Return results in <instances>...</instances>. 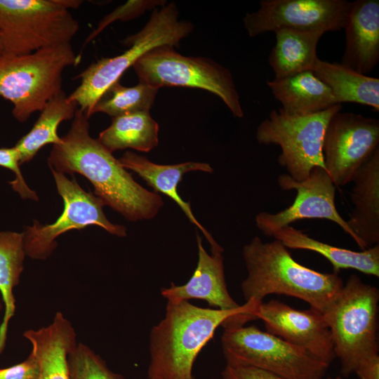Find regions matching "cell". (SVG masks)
I'll return each mask as SVG.
<instances>
[{
    "instance_id": "22",
    "label": "cell",
    "mask_w": 379,
    "mask_h": 379,
    "mask_svg": "<svg viewBox=\"0 0 379 379\" xmlns=\"http://www.w3.org/2000/svg\"><path fill=\"white\" fill-rule=\"evenodd\" d=\"M273 237L287 248L307 250L321 254L331 262L336 273L340 269H353L379 277L378 244L362 251H354L314 239L291 225L280 230Z\"/></svg>"
},
{
    "instance_id": "36",
    "label": "cell",
    "mask_w": 379,
    "mask_h": 379,
    "mask_svg": "<svg viewBox=\"0 0 379 379\" xmlns=\"http://www.w3.org/2000/svg\"><path fill=\"white\" fill-rule=\"evenodd\" d=\"M3 302L1 301V298H0V312L3 308V306H4V304L2 303Z\"/></svg>"
},
{
    "instance_id": "25",
    "label": "cell",
    "mask_w": 379,
    "mask_h": 379,
    "mask_svg": "<svg viewBox=\"0 0 379 379\" xmlns=\"http://www.w3.org/2000/svg\"><path fill=\"white\" fill-rule=\"evenodd\" d=\"M78 108L62 90L51 98L40 112L32 129L14 146L19 153L20 165L29 162L45 145L59 143V125L73 119Z\"/></svg>"
},
{
    "instance_id": "12",
    "label": "cell",
    "mask_w": 379,
    "mask_h": 379,
    "mask_svg": "<svg viewBox=\"0 0 379 379\" xmlns=\"http://www.w3.org/2000/svg\"><path fill=\"white\" fill-rule=\"evenodd\" d=\"M378 145V119L341 111L333 115L324 132L322 157L335 185L352 182Z\"/></svg>"
},
{
    "instance_id": "5",
    "label": "cell",
    "mask_w": 379,
    "mask_h": 379,
    "mask_svg": "<svg viewBox=\"0 0 379 379\" xmlns=\"http://www.w3.org/2000/svg\"><path fill=\"white\" fill-rule=\"evenodd\" d=\"M80 60L71 44L20 55L0 58V98L10 101L13 116L26 121L62 89L64 70Z\"/></svg>"
},
{
    "instance_id": "19",
    "label": "cell",
    "mask_w": 379,
    "mask_h": 379,
    "mask_svg": "<svg viewBox=\"0 0 379 379\" xmlns=\"http://www.w3.org/2000/svg\"><path fill=\"white\" fill-rule=\"evenodd\" d=\"M350 199L354 209L347 223L364 249L379 243V147L354 175Z\"/></svg>"
},
{
    "instance_id": "33",
    "label": "cell",
    "mask_w": 379,
    "mask_h": 379,
    "mask_svg": "<svg viewBox=\"0 0 379 379\" xmlns=\"http://www.w3.org/2000/svg\"><path fill=\"white\" fill-rule=\"evenodd\" d=\"M222 379H282L268 371L242 366L226 364L221 373Z\"/></svg>"
},
{
    "instance_id": "21",
    "label": "cell",
    "mask_w": 379,
    "mask_h": 379,
    "mask_svg": "<svg viewBox=\"0 0 379 379\" xmlns=\"http://www.w3.org/2000/svg\"><path fill=\"white\" fill-rule=\"evenodd\" d=\"M281 109L293 115H305L338 105L330 88L312 71L267 82Z\"/></svg>"
},
{
    "instance_id": "35",
    "label": "cell",
    "mask_w": 379,
    "mask_h": 379,
    "mask_svg": "<svg viewBox=\"0 0 379 379\" xmlns=\"http://www.w3.org/2000/svg\"><path fill=\"white\" fill-rule=\"evenodd\" d=\"M4 55V48L2 45V41H1V36L0 34V58H1Z\"/></svg>"
},
{
    "instance_id": "9",
    "label": "cell",
    "mask_w": 379,
    "mask_h": 379,
    "mask_svg": "<svg viewBox=\"0 0 379 379\" xmlns=\"http://www.w3.org/2000/svg\"><path fill=\"white\" fill-rule=\"evenodd\" d=\"M221 345L226 364L260 368L282 379H322L329 366L255 326L224 328Z\"/></svg>"
},
{
    "instance_id": "20",
    "label": "cell",
    "mask_w": 379,
    "mask_h": 379,
    "mask_svg": "<svg viewBox=\"0 0 379 379\" xmlns=\"http://www.w3.org/2000/svg\"><path fill=\"white\" fill-rule=\"evenodd\" d=\"M23 336L39 364V379H69L67 357L78 343L74 328L62 312H56L48 326L27 330Z\"/></svg>"
},
{
    "instance_id": "13",
    "label": "cell",
    "mask_w": 379,
    "mask_h": 379,
    "mask_svg": "<svg viewBox=\"0 0 379 379\" xmlns=\"http://www.w3.org/2000/svg\"><path fill=\"white\" fill-rule=\"evenodd\" d=\"M277 180L281 190H295L296 195L293 203L284 210L275 213L263 211L256 215V226L265 236L273 237L297 220L324 219L337 224L365 250L347 220L339 214L335 204L336 186L324 168H314L302 181H296L287 174L279 175Z\"/></svg>"
},
{
    "instance_id": "28",
    "label": "cell",
    "mask_w": 379,
    "mask_h": 379,
    "mask_svg": "<svg viewBox=\"0 0 379 379\" xmlns=\"http://www.w3.org/2000/svg\"><path fill=\"white\" fill-rule=\"evenodd\" d=\"M158 91V88L141 82L128 87L117 81L95 103L91 115L102 112L116 117L138 112H149Z\"/></svg>"
},
{
    "instance_id": "38",
    "label": "cell",
    "mask_w": 379,
    "mask_h": 379,
    "mask_svg": "<svg viewBox=\"0 0 379 379\" xmlns=\"http://www.w3.org/2000/svg\"><path fill=\"white\" fill-rule=\"evenodd\" d=\"M335 379H340V377H338V378H336Z\"/></svg>"
},
{
    "instance_id": "32",
    "label": "cell",
    "mask_w": 379,
    "mask_h": 379,
    "mask_svg": "<svg viewBox=\"0 0 379 379\" xmlns=\"http://www.w3.org/2000/svg\"><path fill=\"white\" fill-rule=\"evenodd\" d=\"M39 364L32 352H30L23 361L0 368V379H39Z\"/></svg>"
},
{
    "instance_id": "23",
    "label": "cell",
    "mask_w": 379,
    "mask_h": 379,
    "mask_svg": "<svg viewBox=\"0 0 379 379\" xmlns=\"http://www.w3.org/2000/svg\"><path fill=\"white\" fill-rule=\"evenodd\" d=\"M274 34L276 43L268 58L274 79L312 71L319 59L317 55V44L324 33L280 29Z\"/></svg>"
},
{
    "instance_id": "2",
    "label": "cell",
    "mask_w": 379,
    "mask_h": 379,
    "mask_svg": "<svg viewBox=\"0 0 379 379\" xmlns=\"http://www.w3.org/2000/svg\"><path fill=\"white\" fill-rule=\"evenodd\" d=\"M253 300L232 310L205 308L167 300L164 317L149 333L148 379H190L195 360L219 326L230 328L256 319Z\"/></svg>"
},
{
    "instance_id": "34",
    "label": "cell",
    "mask_w": 379,
    "mask_h": 379,
    "mask_svg": "<svg viewBox=\"0 0 379 379\" xmlns=\"http://www.w3.org/2000/svg\"><path fill=\"white\" fill-rule=\"evenodd\" d=\"M354 373L359 379H379L378 354L362 360L358 364Z\"/></svg>"
},
{
    "instance_id": "3",
    "label": "cell",
    "mask_w": 379,
    "mask_h": 379,
    "mask_svg": "<svg viewBox=\"0 0 379 379\" xmlns=\"http://www.w3.org/2000/svg\"><path fill=\"white\" fill-rule=\"evenodd\" d=\"M247 277L241 284L244 298L258 305L270 294L299 298L322 314L333 306L344 284L338 273H321L296 262L279 240L263 242L254 237L242 251Z\"/></svg>"
},
{
    "instance_id": "6",
    "label": "cell",
    "mask_w": 379,
    "mask_h": 379,
    "mask_svg": "<svg viewBox=\"0 0 379 379\" xmlns=\"http://www.w3.org/2000/svg\"><path fill=\"white\" fill-rule=\"evenodd\" d=\"M80 0H0L3 55H20L70 44L79 29L69 12Z\"/></svg>"
},
{
    "instance_id": "7",
    "label": "cell",
    "mask_w": 379,
    "mask_h": 379,
    "mask_svg": "<svg viewBox=\"0 0 379 379\" xmlns=\"http://www.w3.org/2000/svg\"><path fill=\"white\" fill-rule=\"evenodd\" d=\"M378 289L351 275L329 311L323 314L331 332L334 352L347 377L364 359L378 354Z\"/></svg>"
},
{
    "instance_id": "29",
    "label": "cell",
    "mask_w": 379,
    "mask_h": 379,
    "mask_svg": "<svg viewBox=\"0 0 379 379\" xmlns=\"http://www.w3.org/2000/svg\"><path fill=\"white\" fill-rule=\"evenodd\" d=\"M69 379H125L109 369L87 345L77 343L67 357Z\"/></svg>"
},
{
    "instance_id": "37",
    "label": "cell",
    "mask_w": 379,
    "mask_h": 379,
    "mask_svg": "<svg viewBox=\"0 0 379 379\" xmlns=\"http://www.w3.org/2000/svg\"><path fill=\"white\" fill-rule=\"evenodd\" d=\"M190 379H195V378H194V376H192V377L191 378H190Z\"/></svg>"
},
{
    "instance_id": "26",
    "label": "cell",
    "mask_w": 379,
    "mask_h": 379,
    "mask_svg": "<svg viewBox=\"0 0 379 379\" xmlns=\"http://www.w3.org/2000/svg\"><path fill=\"white\" fill-rule=\"evenodd\" d=\"M159 125L149 112H138L112 117L98 140L109 152L133 149L148 152L159 144Z\"/></svg>"
},
{
    "instance_id": "24",
    "label": "cell",
    "mask_w": 379,
    "mask_h": 379,
    "mask_svg": "<svg viewBox=\"0 0 379 379\" xmlns=\"http://www.w3.org/2000/svg\"><path fill=\"white\" fill-rule=\"evenodd\" d=\"M331 91L336 102H354L379 110V79L356 72L340 63L320 60L312 69Z\"/></svg>"
},
{
    "instance_id": "8",
    "label": "cell",
    "mask_w": 379,
    "mask_h": 379,
    "mask_svg": "<svg viewBox=\"0 0 379 379\" xmlns=\"http://www.w3.org/2000/svg\"><path fill=\"white\" fill-rule=\"evenodd\" d=\"M139 82L159 89L179 86L200 88L218 96L233 116L244 117L240 98L229 69L203 57L185 56L174 46H157L133 66Z\"/></svg>"
},
{
    "instance_id": "14",
    "label": "cell",
    "mask_w": 379,
    "mask_h": 379,
    "mask_svg": "<svg viewBox=\"0 0 379 379\" xmlns=\"http://www.w3.org/2000/svg\"><path fill=\"white\" fill-rule=\"evenodd\" d=\"M351 1L346 0H262L243 22L249 36L280 29L336 32L344 28Z\"/></svg>"
},
{
    "instance_id": "30",
    "label": "cell",
    "mask_w": 379,
    "mask_h": 379,
    "mask_svg": "<svg viewBox=\"0 0 379 379\" xmlns=\"http://www.w3.org/2000/svg\"><path fill=\"white\" fill-rule=\"evenodd\" d=\"M161 1H128L122 6L114 9L107 15L98 24L97 27L87 36L83 48L94 39L107 26L116 20H128L133 19L151 6L160 5Z\"/></svg>"
},
{
    "instance_id": "16",
    "label": "cell",
    "mask_w": 379,
    "mask_h": 379,
    "mask_svg": "<svg viewBox=\"0 0 379 379\" xmlns=\"http://www.w3.org/2000/svg\"><path fill=\"white\" fill-rule=\"evenodd\" d=\"M198 262L189 281L182 285L171 284L161 290V295L166 300H186L192 299L206 301L211 308L232 310L240 305L234 300L227 288L221 251L208 254L197 235Z\"/></svg>"
},
{
    "instance_id": "18",
    "label": "cell",
    "mask_w": 379,
    "mask_h": 379,
    "mask_svg": "<svg viewBox=\"0 0 379 379\" xmlns=\"http://www.w3.org/2000/svg\"><path fill=\"white\" fill-rule=\"evenodd\" d=\"M118 160L124 168L137 173L155 191L173 199L189 220L201 231L211 245L212 253L223 252V248L197 220L191 209L190 203L185 201L178 192V185L185 173L195 171L212 173L213 169L208 164L187 161L173 165L158 164L152 162L146 157L131 151L126 152Z\"/></svg>"
},
{
    "instance_id": "15",
    "label": "cell",
    "mask_w": 379,
    "mask_h": 379,
    "mask_svg": "<svg viewBox=\"0 0 379 379\" xmlns=\"http://www.w3.org/2000/svg\"><path fill=\"white\" fill-rule=\"evenodd\" d=\"M255 317L263 321L267 332L305 349L324 363L330 365L335 357L330 328L316 310H298L272 300L259 305Z\"/></svg>"
},
{
    "instance_id": "1",
    "label": "cell",
    "mask_w": 379,
    "mask_h": 379,
    "mask_svg": "<svg viewBox=\"0 0 379 379\" xmlns=\"http://www.w3.org/2000/svg\"><path fill=\"white\" fill-rule=\"evenodd\" d=\"M51 170L79 173L93 185L95 195L130 221L154 218L164 201L139 185L112 153L89 133L88 117L78 108L68 133L53 145Z\"/></svg>"
},
{
    "instance_id": "17",
    "label": "cell",
    "mask_w": 379,
    "mask_h": 379,
    "mask_svg": "<svg viewBox=\"0 0 379 379\" xmlns=\"http://www.w3.org/2000/svg\"><path fill=\"white\" fill-rule=\"evenodd\" d=\"M343 29L346 43L340 64L366 75L379 61V1H352Z\"/></svg>"
},
{
    "instance_id": "31",
    "label": "cell",
    "mask_w": 379,
    "mask_h": 379,
    "mask_svg": "<svg viewBox=\"0 0 379 379\" xmlns=\"http://www.w3.org/2000/svg\"><path fill=\"white\" fill-rule=\"evenodd\" d=\"M0 166L15 173V179L8 183L22 199L38 201L36 193L28 187L24 180L20 168L19 153L15 147L0 148Z\"/></svg>"
},
{
    "instance_id": "10",
    "label": "cell",
    "mask_w": 379,
    "mask_h": 379,
    "mask_svg": "<svg viewBox=\"0 0 379 379\" xmlns=\"http://www.w3.org/2000/svg\"><path fill=\"white\" fill-rule=\"evenodd\" d=\"M342 105L305 115H293L281 108L272 110L257 127L260 145L280 147L278 163L296 181L307 178L315 167L325 169L322 157L324 132L330 119ZM326 170V169H325Z\"/></svg>"
},
{
    "instance_id": "27",
    "label": "cell",
    "mask_w": 379,
    "mask_h": 379,
    "mask_svg": "<svg viewBox=\"0 0 379 379\" xmlns=\"http://www.w3.org/2000/svg\"><path fill=\"white\" fill-rule=\"evenodd\" d=\"M25 256L23 232H0V293L4 307L0 324V355L6 347L9 321L15 314L13 289L20 283Z\"/></svg>"
},
{
    "instance_id": "4",
    "label": "cell",
    "mask_w": 379,
    "mask_h": 379,
    "mask_svg": "<svg viewBox=\"0 0 379 379\" xmlns=\"http://www.w3.org/2000/svg\"><path fill=\"white\" fill-rule=\"evenodd\" d=\"M179 11L175 3L155 8L145 27L122 42L129 48L112 58L98 60L75 79H81L80 85L69 95L89 118L95 103L107 89L130 67L151 49L161 45L178 46L188 36L194 26L187 20H179Z\"/></svg>"
},
{
    "instance_id": "11",
    "label": "cell",
    "mask_w": 379,
    "mask_h": 379,
    "mask_svg": "<svg viewBox=\"0 0 379 379\" xmlns=\"http://www.w3.org/2000/svg\"><path fill=\"white\" fill-rule=\"evenodd\" d=\"M57 190L64 202L62 214L52 224L42 225L34 221L27 227L24 234L26 255L32 259L45 260L58 246L57 237L72 230H82L89 225H98L109 233L126 237L123 225L112 223L103 212L105 203L97 196L86 192L74 178L51 170Z\"/></svg>"
}]
</instances>
